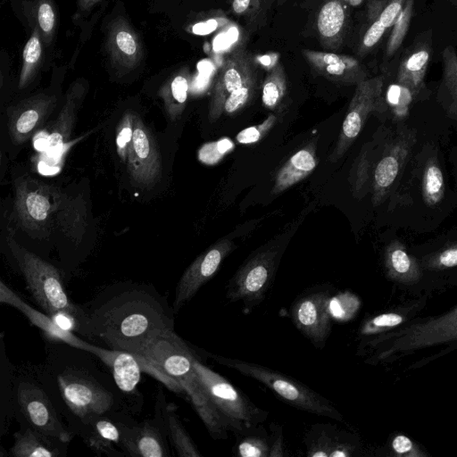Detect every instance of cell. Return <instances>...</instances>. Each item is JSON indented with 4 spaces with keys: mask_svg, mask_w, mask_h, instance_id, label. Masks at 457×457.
Listing matches in <instances>:
<instances>
[{
    "mask_svg": "<svg viewBox=\"0 0 457 457\" xmlns=\"http://www.w3.org/2000/svg\"><path fill=\"white\" fill-rule=\"evenodd\" d=\"M84 337L107 348L137 353L155 336L174 329V312L153 287L120 284L81 305Z\"/></svg>",
    "mask_w": 457,
    "mask_h": 457,
    "instance_id": "1",
    "label": "cell"
},
{
    "mask_svg": "<svg viewBox=\"0 0 457 457\" xmlns=\"http://www.w3.org/2000/svg\"><path fill=\"white\" fill-rule=\"evenodd\" d=\"M49 344L46 361L36 373L56 407L63 405L59 411L73 434L93 418L122 413L115 383L98 370L91 353L87 356V351L69 345Z\"/></svg>",
    "mask_w": 457,
    "mask_h": 457,
    "instance_id": "2",
    "label": "cell"
},
{
    "mask_svg": "<svg viewBox=\"0 0 457 457\" xmlns=\"http://www.w3.org/2000/svg\"><path fill=\"white\" fill-rule=\"evenodd\" d=\"M372 351L367 361L392 363L426 349L437 348L431 355L412 362L407 370L421 368L457 350V303L438 315L417 317L404 327L365 343Z\"/></svg>",
    "mask_w": 457,
    "mask_h": 457,
    "instance_id": "3",
    "label": "cell"
},
{
    "mask_svg": "<svg viewBox=\"0 0 457 457\" xmlns=\"http://www.w3.org/2000/svg\"><path fill=\"white\" fill-rule=\"evenodd\" d=\"M135 354L179 382L212 438H227L230 425L212 403L197 377L193 365L195 352L174 329L155 336Z\"/></svg>",
    "mask_w": 457,
    "mask_h": 457,
    "instance_id": "4",
    "label": "cell"
},
{
    "mask_svg": "<svg viewBox=\"0 0 457 457\" xmlns=\"http://www.w3.org/2000/svg\"><path fill=\"white\" fill-rule=\"evenodd\" d=\"M6 244L37 304L47 315L56 312L73 314L80 320L84 336V311L68 296L59 270L20 245L12 234L6 237Z\"/></svg>",
    "mask_w": 457,
    "mask_h": 457,
    "instance_id": "5",
    "label": "cell"
},
{
    "mask_svg": "<svg viewBox=\"0 0 457 457\" xmlns=\"http://www.w3.org/2000/svg\"><path fill=\"white\" fill-rule=\"evenodd\" d=\"M29 371L16 372L14 389V416L21 424H27L60 442L69 444L73 433L62 419L61 412L48 390Z\"/></svg>",
    "mask_w": 457,
    "mask_h": 457,
    "instance_id": "6",
    "label": "cell"
},
{
    "mask_svg": "<svg viewBox=\"0 0 457 457\" xmlns=\"http://www.w3.org/2000/svg\"><path fill=\"white\" fill-rule=\"evenodd\" d=\"M219 364L235 370L269 387L287 403L302 411L337 421L343 415L325 397L299 381L262 365L220 355H211Z\"/></svg>",
    "mask_w": 457,
    "mask_h": 457,
    "instance_id": "7",
    "label": "cell"
},
{
    "mask_svg": "<svg viewBox=\"0 0 457 457\" xmlns=\"http://www.w3.org/2000/svg\"><path fill=\"white\" fill-rule=\"evenodd\" d=\"M62 195L58 187L30 176L17 178L13 211L20 227L31 237L48 239Z\"/></svg>",
    "mask_w": 457,
    "mask_h": 457,
    "instance_id": "8",
    "label": "cell"
},
{
    "mask_svg": "<svg viewBox=\"0 0 457 457\" xmlns=\"http://www.w3.org/2000/svg\"><path fill=\"white\" fill-rule=\"evenodd\" d=\"M193 365L205 393L228 420L234 434L268 418V411L255 405L226 378L204 364L196 354Z\"/></svg>",
    "mask_w": 457,
    "mask_h": 457,
    "instance_id": "9",
    "label": "cell"
},
{
    "mask_svg": "<svg viewBox=\"0 0 457 457\" xmlns=\"http://www.w3.org/2000/svg\"><path fill=\"white\" fill-rule=\"evenodd\" d=\"M278 260L279 252L274 247L254 253L229 280L226 298L232 303L242 302L245 309L259 305L273 281Z\"/></svg>",
    "mask_w": 457,
    "mask_h": 457,
    "instance_id": "10",
    "label": "cell"
},
{
    "mask_svg": "<svg viewBox=\"0 0 457 457\" xmlns=\"http://www.w3.org/2000/svg\"><path fill=\"white\" fill-rule=\"evenodd\" d=\"M383 263L386 278L415 297L430 295L447 284L428 273L419 258L409 253L399 240H393L386 246Z\"/></svg>",
    "mask_w": 457,
    "mask_h": 457,
    "instance_id": "11",
    "label": "cell"
},
{
    "mask_svg": "<svg viewBox=\"0 0 457 457\" xmlns=\"http://www.w3.org/2000/svg\"><path fill=\"white\" fill-rule=\"evenodd\" d=\"M384 79L381 76L366 79L356 85L334 150L328 157L337 162L361 133L369 115L382 106Z\"/></svg>",
    "mask_w": 457,
    "mask_h": 457,
    "instance_id": "12",
    "label": "cell"
},
{
    "mask_svg": "<svg viewBox=\"0 0 457 457\" xmlns=\"http://www.w3.org/2000/svg\"><path fill=\"white\" fill-rule=\"evenodd\" d=\"M126 164L129 178L137 187L152 188L162 177V159L155 138L136 112Z\"/></svg>",
    "mask_w": 457,
    "mask_h": 457,
    "instance_id": "13",
    "label": "cell"
},
{
    "mask_svg": "<svg viewBox=\"0 0 457 457\" xmlns=\"http://www.w3.org/2000/svg\"><path fill=\"white\" fill-rule=\"evenodd\" d=\"M122 413L112 416L116 420L120 430L122 450L125 455L141 457L170 456L167 435L160 415L155 412L153 420L134 424L129 416L121 419Z\"/></svg>",
    "mask_w": 457,
    "mask_h": 457,
    "instance_id": "14",
    "label": "cell"
},
{
    "mask_svg": "<svg viewBox=\"0 0 457 457\" xmlns=\"http://www.w3.org/2000/svg\"><path fill=\"white\" fill-rule=\"evenodd\" d=\"M87 91V83L77 79L69 87L64 103L50 127L37 131L34 135V146L37 150L47 154L49 157L57 158L63 146L71 137L79 110Z\"/></svg>",
    "mask_w": 457,
    "mask_h": 457,
    "instance_id": "15",
    "label": "cell"
},
{
    "mask_svg": "<svg viewBox=\"0 0 457 457\" xmlns=\"http://www.w3.org/2000/svg\"><path fill=\"white\" fill-rule=\"evenodd\" d=\"M234 248L233 241L228 238L221 239L202 253L187 268L175 289L172 303L175 314L213 277Z\"/></svg>",
    "mask_w": 457,
    "mask_h": 457,
    "instance_id": "16",
    "label": "cell"
},
{
    "mask_svg": "<svg viewBox=\"0 0 457 457\" xmlns=\"http://www.w3.org/2000/svg\"><path fill=\"white\" fill-rule=\"evenodd\" d=\"M257 74L256 63L244 48H238L223 62L214 79L208 104V119L214 122L223 114L228 96Z\"/></svg>",
    "mask_w": 457,
    "mask_h": 457,
    "instance_id": "17",
    "label": "cell"
},
{
    "mask_svg": "<svg viewBox=\"0 0 457 457\" xmlns=\"http://www.w3.org/2000/svg\"><path fill=\"white\" fill-rule=\"evenodd\" d=\"M94 356L109 368L120 401H126L129 411H138L142 403L138 384L143 369L136 354L97 345Z\"/></svg>",
    "mask_w": 457,
    "mask_h": 457,
    "instance_id": "18",
    "label": "cell"
},
{
    "mask_svg": "<svg viewBox=\"0 0 457 457\" xmlns=\"http://www.w3.org/2000/svg\"><path fill=\"white\" fill-rule=\"evenodd\" d=\"M329 305V294L317 291L302 295L291 307L296 328L316 347L324 345L331 331Z\"/></svg>",
    "mask_w": 457,
    "mask_h": 457,
    "instance_id": "19",
    "label": "cell"
},
{
    "mask_svg": "<svg viewBox=\"0 0 457 457\" xmlns=\"http://www.w3.org/2000/svg\"><path fill=\"white\" fill-rule=\"evenodd\" d=\"M104 44L112 69L120 74L135 70L143 61L142 41L123 15L113 17L108 23Z\"/></svg>",
    "mask_w": 457,
    "mask_h": 457,
    "instance_id": "20",
    "label": "cell"
},
{
    "mask_svg": "<svg viewBox=\"0 0 457 457\" xmlns=\"http://www.w3.org/2000/svg\"><path fill=\"white\" fill-rule=\"evenodd\" d=\"M54 95L37 94L26 98L8 111L7 127L13 145L24 144L39 131L56 105Z\"/></svg>",
    "mask_w": 457,
    "mask_h": 457,
    "instance_id": "21",
    "label": "cell"
},
{
    "mask_svg": "<svg viewBox=\"0 0 457 457\" xmlns=\"http://www.w3.org/2000/svg\"><path fill=\"white\" fill-rule=\"evenodd\" d=\"M415 142V131L404 129L390 142L377 163L372 180V202L378 205L388 194Z\"/></svg>",
    "mask_w": 457,
    "mask_h": 457,
    "instance_id": "22",
    "label": "cell"
},
{
    "mask_svg": "<svg viewBox=\"0 0 457 457\" xmlns=\"http://www.w3.org/2000/svg\"><path fill=\"white\" fill-rule=\"evenodd\" d=\"M0 302L8 304L21 312L29 321L37 327L49 343L66 344L71 346L95 353L97 345L83 340L75 333L59 327L45 312H41L28 304L20 295L12 290L3 280L0 281Z\"/></svg>",
    "mask_w": 457,
    "mask_h": 457,
    "instance_id": "23",
    "label": "cell"
},
{
    "mask_svg": "<svg viewBox=\"0 0 457 457\" xmlns=\"http://www.w3.org/2000/svg\"><path fill=\"white\" fill-rule=\"evenodd\" d=\"M304 444L306 455L311 457H353L361 451L358 436L329 423L313 425Z\"/></svg>",
    "mask_w": 457,
    "mask_h": 457,
    "instance_id": "24",
    "label": "cell"
},
{
    "mask_svg": "<svg viewBox=\"0 0 457 457\" xmlns=\"http://www.w3.org/2000/svg\"><path fill=\"white\" fill-rule=\"evenodd\" d=\"M428 295H422L386 309L365 320L360 327V336L364 343L378 336L399 329L424 310Z\"/></svg>",
    "mask_w": 457,
    "mask_h": 457,
    "instance_id": "25",
    "label": "cell"
},
{
    "mask_svg": "<svg viewBox=\"0 0 457 457\" xmlns=\"http://www.w3.org/2000/svg\"><path fill=\"white\" fill-rule=\"evenodd\" d=\"M302 53L315 71L330 80L357 85L367 79L362 65L352 56L309 49Z\"/></svg>",
    "mask_w": 457,
    "mask_h": 457,
    "instance_id": "26",
    "label": "cell"
},
{
    "mask_svg": "<svg viewBox=\"0 0 457 457\" xmlns=\"http://www.w3.org/2000/svg\"><path fill=\"white\" fill-rule=\"evenodd\" d=\"M85 444L98 454L125 455L120 430L113 416L103 415L91 419L78 429Z\"/></svg>",
    "mask_w": 457,
    "mask_h": 457,
    "instance_id": "27",
    "label": "cell"
},
{
    "mask_svg": "<svg viewBox=\"0 0 457 457\" xmlns=\"http://www.w3.org/2000/svg\"><path fill=\"white\" fill-rule=\"evenodd\" d=\"M67 445L29 425L21 424L8 454L12 457H60L65 455Z\"/></svg>",
    "mask_w": 457,
    "mask_h": 457,
    "instance_id": "28",
    "label": "cell"
},
{
    "mask_svg": "<svg viewBox=\"0 0 457 457\" xmlns=\"http://www.w3.org/2000/svg\"><path fill=\"white\" fill-rule=\"evenodd\" d=\"M55 227L72 243L80 244L88 225L87 204L83 196L62 193L55 213Z\"/></svg>",
    "mask_w": 457,
    "mask_h": 457,
    "instance_id": "29",
    "label": "cell"
},
{
    "mask_svg": "<svg viewBox=\"0 0 457 457\" xmlns=\"http://www.w3.org/2000/svg\"><path fill=\"white\" fill-rule=\"evenodd\" d=\"M155 412L160 415L167 437L179 456H202V453L180 422L176 413V406L173 403H166L162 389L158 392Z\"/></svg>",
    "mask_w": 457,
    "mask_h": 457,
    "instance_id": "30",
    "label": "cell"
},
{
    "mask_svg": "<svg viewBox=\"0 0 457 457\" xmlns=\"http://www.w3.org/2000/svg\"><path fill=\"white\" fill-rule=\"evenodd\" d=\"M318 158L312 142L295 152L278 170L274 179L272 194H279L307 178L316 168Z\"/></svg>",
    "mask_w": 457,
    "mask_h": 457,
    "instance_id": "31",
    "label": "cell"
},
{
    "mask_svg": "<svg viewBox=\"0 0 457 457\" xmlns=\"http://www.w3.org/2000/svg\"><path fill=\"white\" fill-rule=\"evenodd\" d=\"M346 4L344 0H325L317 17V29L324 46L337 49L346 28Z\"/></svg>",
    "mask_w": 457,
    "mask_h": 457,
    "instance_id": "32",
    "label": "cell"
},
{
    "mask_svg": "<svg viewBox=\"0 0 457 457\" xmlns=\"http://www.w3.org/2000/svg\"><path fill=\"white\" fill-rule=\"evenodd\" d=\"M430 61V49L420 46L408 54L401 62L396 83L407 87L414 96L424 88V79Z\"/></svg>",
    "mask_w": 457,
    "mask_h": 457,
    "instance_id": "33",
    "label": "cell"
},
{
    "mask_svg": "<svg viewBox=\"0 0 457 457\" xmlns=\"http://www.w3.org/2000/svg\"><path fill=\"white\" fill-rule=\"evenodd\" d=\"M4 334L1 336V355H0V373H1V412H0V432L1 436L8 429L11 419L14 416V389L16 370L10 361L5 352Z\"/></svg>",
    "mask_w": 457,
    "mask_h": 457,
    "instance_id": "34",
    "label": "cell"
},
{
    "mask_svg": "<svg viewBox=\"0 0 457 457\" xmlns=\"http://www.w3.org/2000/svg\"><path fill=\"white\" fill-rule=\"evenodd\" d=\"M443 74L438 99L449 116L457 118V54L447 46L442 54Z\"/></svg>",
    "mask_w": 457,
    "mask_h": 457,
    "instance_id": "35",
    "label": "cell"
},
{
    "mask_svg": "<svg viewBox=\"0 0 457 457\" xmlns=\"http://www.w3.org/2000/svg\"><path fill=\"white\" fill-rule=\"evenodd\" d=\"M406 0H387L378 14L364 33L360 54L370 51L382 38L384 33L393 26Z\"/></svg>",
    "mask_w": 457,
    "mask_h": 457,
    "instance_id": "36",
    "label": "cell"
},
{
    "mask_svg": "<svg viewBox=\"0 0 457 457\" xmlns=\"http://www.w3.org/2000/svg\"><path fill=\"white\" fill-rule=\"evenodd\" d=\"M189 89L188 76L186 71L170 79L159 91L164 108L170 120L179 119L183 112Z\"/></svg>",
    "mask_w": 457,
    "mask_h": 457,
    "instance_id": "37",
    "label": "cell"
},
{
    "mask_svg": "<svg viewBox=\"0 0 457 457\" xmlns=\"http://www.w3.org/2000/svg\"><path fill=\"white\" fill-rule=\"evenodd\" d=\"M25 8L32 28L39 30L43 43L49 46L56 27V13L52 0H33Z\"/></svg>",
    "mask_w": 457,
    "mask_h": 457,
    "instance_id": "38",
    "label": "cell"
},
{
    "mask_svg": "<svg viewBox=\"0 0 457 457\" xmlns=\"http://www.w3.org/2000/svg\"><path fill=\"white\" fill-rule=\"evenodd\" d=\"M237 436L236 453L240 457H268L270 436L263 428L245 427L235 433Z\"/></svg>",
    "mask_w": 457,
    "mask_h": 457,
    "instance_id": "39",
    "label": "cell"
},
{
    "mask_svg": "<svg viewBox=\"0 0 457 457\" xmlns=\"http://www.w3.org/2000/svg\"><path fill=\"white\" fill-rule=\"evenodd\" d=\"M32 32L22 51V64L19 78V88L27 87L35 77L43 54V40L39 30L32 28Z\"/></svg>",
    "mask_w": 457,
    "mask_h": 457,
    "instance_id": "40",
    "label": "cell"
},
{
    "mask_svg": "<svg viewBox=\"0 0 457 457\" xmlns=\"http://www.w3.org/2000/svg\"><path fill=\"white\" fill-rule=\"evenodd\" d=\"M445 179L436 158L428 160L422 176V198L428 206L437 205L445 195Z\"/></svg>",
    "mask_w": 457,
    "mask_h": 457,
    "instance_id": "41",
    "label": "cell"
},
{
    "mask_svg": "<svg viewBox=\"0 0 457 457\" xmlns=\"http://www.w3.org/2000/svg\"><path fill=\"white\" fill-rule=\"evenodd\" d=\"M287 92V78L282 63L271 67L262 85V101L270 110L275 109L284 99Z\"/></svg>",
    "mask_w": 457,
    "mask_h": 457,
    "instance_id": "42",
    "label": "cell"
},
{
    "mask_svg": "<svg viewBox=\"0 0 457 457\" xmlns=\"http://www.w3.org/2000/svg\"><path fill=\"white\" fill-rule=\"evenodd\" d=\"M419 260L428 273L444 279L440 274H445L457 268V242L428 253Z\"/></svg>",
    "mask_w": 457,
    "mask_h": 457,
    "instance_id": "43",
    "label": "cell"
},
{
    "mask_svg": "<svg viewBox=\"0 0 457 457\" xmlns=\"http://www.w3.org/2000/svg\"><path fill=\"white\" fill-rule=\"evenodd\" d=\"M414 0H406L401 12L392 26V30L386 47V58L392 57L402 46L409 30L413 15Z\"/></svg>",
    "mask_w": 457,
    "mask_h": 457,
    "instance_id": "44",
    "label": "cell"
},
{
    "mask_svg": "<svg viewBox=\"0 0 457 457\" xmlns=\"http://www.w3.org/2000/svg\"><path fill=\"white\" fill-rule=\"evenodd\" d=\"M257 87V74L251 77L226 99L223 114L230 115L241 110L253 97Z\"/></svg>",
    "mask_w": 457,
    "mask_h": 457,
    "instance_id": "45",
    "label": "cell"
},
{
    "mask_svg": "<svg viewBox=\"0 0 457 457\" xmlns=\"http://www.w3.org/2000/svg\"><path fill=\"white\" fill-rule=\"evenodd\" d=\"M387 456L394 457H426L428 453L408 436L397 433L390 436L387 445Z\"/></svg>",
    "mask_w": 457,
    "mask_h": 457,
    "instance_id": "46",
    "label": "cell"
},
{
    "mask_svg": "<svg viewBox=\"0 0 457 457\" xmlns=\"http://www.w3.org/2000/svg\"><path fill=\"white\" fill-rule=\"evenodd\" d=\"M233 148L234 142L228 137H223L203 145L198 150V159L204 164L213 165L230 153Z\"/></svg>",
    "mask_w": 457,
    "mask_h": 457,
    "instance_id": "47",
    "label": "cell"
},
{
    "mask_svg": "<svg viewBox=\"0 0 457 457\" xmlns=\"http://www.w3.org/2000/svg\"><path fill=\"white\" fill-rule=\"evenodd\" d=\"M135 112L127 111L121 117L116 135V148L120 160L126 163L129 145L133 135Z\"/></svg>",
    "mask_w": 457,
    "mask_h": 457,
    "instance_id": "48",
    "label": "cell"
},
{
    "mask_svg": "<svg viewBox=\"0 0 457 457\" xmlns=\"http://www.w3.org/2000/svg\"><path fill=\"white\" fill-rule=\"evenodd\" d=\"M276 121L277 116L270 114L262 123L245 128L239 131L236 136V139L242 145L256 143L268 134Z\"/></svg>",
    "mask_w": 457,
    "mask_h": 457,
    "instance_id": "49",
    "label": "cell"
},
{
    "mask_svg": "<svg viewBox=\"0 0 457 457\" xmlns=\"http://www.w3.org/2000/svg\"><path fill=\"white\" fill-rule=\"evenodd\" d=\"M415 96L407 87L396 83L388 88L387 98L396 114H406L408 105Z\"/></svg>",
    "mask_w": 457,
    "mask_h": 457,
    "instance_id": "50",
    "label": "cell"
},
{
    "mask_svg": "<svg viewBox=\"0 0 457 457\" xmlns=\"http://www.w3.org/2000/svg\"><path fill=\"white\" fill-rule=\"evenodd\" d=\"M49 317L62 328L83 336V327L80 320L67 312H56Z\"/></svg>",
    "mask_w": 457,
    "mask_h": 457,
    "instance_id": "51",
    "label": "cell"
},
{
    "mask_svg": "<svg viewBox=\"0 0 457 457\" xmlns=\"http://www.w3.org/2000/svg\"><path fill=\"white\" fill-rule=\"evenodd\" d=\"M270 436V453L269 457H281L284 456V442L282 428L276 424L271 423Z\"/></svg>",
    "mask_w": 457,
    "mask_h": 457,
    "instance_id": "52",
    "label": "cell"
},
{
    "mask_svg": "<svg viewBox=\"0 0 457 457\" xmlns=\"http://www.w3.org/2000/svg\"><path fill=\"white\" fill-rule=\"evenodd\" d=\"M259 0H233L231 8L235 14L243 15L257 6Z\"/></svg>",
    "mask_w": 457,
    "mask_h": 457,
    "instance_id": "53",
    "label": "cell"
},
{
    "mask_svg": "<svg viewBox=\"0 0 457 457\" xmlns=\"http://www.w3.org/2000/svg\"><path fill=\"white\" fill-rule=\"evenodd\" d=\"M217 26L214 21H208L205 22H199L193 26L192 31L197 35H204L213 30Z\"/></svg>",
    "mask_w": 457,
    "mask_h": 457,
    "instance_id": "54",
    "label": "cell"
},
{
    "mask_svg": "<svg viewBox=\"0 0 457 457\" xmlns=\"http://www.w3.org/2000/svg\"><path fill=\"white\" fill-rule=\"evenodd\" d=\"M101 0H78L79 14H87Z\"/></svg>",
    "mask_w": 457,
    "mask_h": 457,
    "instance_id": "55",
    "label": "cell"
},
{
    "mask_svg": "<svg viewBox=\"0 0 457 457\" xmlns=\"http://www.w3.org/2000/svg\"><path fill=\"white\" fill-rule=\"evenodd\" d=\"M452 274H448L446 281L449 285L457 287V270Z\"/></svg>",
    "mask_w": 457,
    "mask_h": 457,
    "instance_id": "56",
    "label": "cell"
}]
</instances>
